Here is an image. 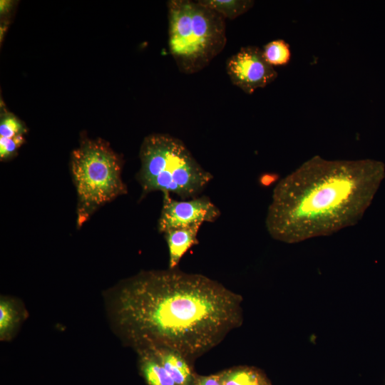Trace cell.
<instances>
[{
  "label": "cell",
  "instance_id": "6da1fadb",
  "mask_svg": "<svg viewBox=\"0 0 385 385\" xmlns=\"http://www.w3.org/2000/svg\"><path fill=\"white\" fill-rule=\"evenodd\" d=\"M111 329L135 351L164 347L190 363L243 321L242 297L221 283L178 268L141 271L103 293Z\"/></svg>",
  "mask_w": 385,
  "mask_h": 385
},
{
  "label": "cell",
  "instance_id": "7a4b0ae2",
  "mask_svg": "<svg viewBox=\"0 0 385 385\" xmlns=\"http://www.w3.org/2000/svg\"><path fill=\"white\" fill-rule=\"evenodd\" d=\"M384 177L381 161L313 156L276 184L266 229L273 239L292 244L354 226Z\"/></svg>",
  "mask_w": 385,
  "mask_h": 385
},
{
  "label": "cell",
  "instance_id": "3957f363",
  "mask_svg": "<svg viewBox=\"0 0 385 385\" xmlns=\"http://www.w3.org/2000/svg\"><path fill=\"white\" fill-rule=\"evenodd\" d=\"M140 168L136 178L141 198L160 191L189 200L203 191L212 175L195 160L184 143L165 133L146 136L140 148Z\"/></svg>",
  "mask_w": 385,
  "mask_h": 385
},
{
  "label": "cell",
  "instance_id": "277c9868",
  "mask_svg": "<svg viewBox=\"0 0 385 385\" xmlns=\"http://www.w3.org/2000/svg\"><path fill=\"white\" fill-rule=\"evenodd\" d=\"M168 9L169 50L178 69L200 71L226 45L225 18L198 1L171 0Z\"/></svg>",
  "mask_w": 385,
  "mask_h": 385
},
{
  "label": "cell",
  "instance_id": "5b68a950",
  "mask_svg": "<svg viewBox=\"0 0 385 385\" xmlns=\"http://www.w3.org/2000/svg\"><path fill=\"white\" fill-rule=\"evenodd\" d=\"M122 163L101 139H85L71 153V171L77 194V226L102 205L127 192Z\"/></svg>",
  "mask_w": 385,
  "mask_h": 385
},
{
  "label": "cell",
  "instance_id": "8992f818",
  "mask_svg": "<svg viewBox=\"0 0 385 385\" xmlns=\"http://www.w3.org/2000/svg\"><path fill=\"white\" fill-rule=\"evenodd\" d=\"M227 73L233 85L247 94L272 83L277 73L265 60L262 49L255 46L242 47L226 63Z\"/></svg>",
  "mask_w": 385,
  "mask_h": 385
},
{
  "label": "cell",
  "instance_id": "52a82bcc",
  "mask_svg": "<svg viewBox=\"0 0 385 385\" xmlns=\"http://www.w3.org/2000/svg\"><path fill=\"white\" fill-rule=\"evenodd\" d=\"M220 214V209L207 196L178 200L173 198L170 194L163 193L158 230L164 233L170 229L213 222Z\"/></svg>",
  "mask_w": 385,
  "mask_h": 385
},
{
  "label": "cell",
  "instance_id": "ba28073f",
  "mask_svg": "<svg viewBox=\"0 0 385 385\" xmlns=\"http://www.w3.org/2000/svg\"><path fill=\"white\" fill-rule=\"evenodd\" d=\"M202 225L170 229L165 232L169 253L168 268H177L180 260L192 246L199 243L197 235Z\"/></svg>",
  "mask_w": 385,
  "mask_h": 385
},
{
  "label": "cell",
  "instance_id": "9c48e42d",
  "mask_svg": "<svg viewBox=\"0 0 385 385\" xmlns=\"http://www.w3.org/2000/svg\"><path fill=\"white\" fill-rule=\"evenodd\" d=\"M148 349L153 351L176 385L195 384L197 376L194 374L190 363L184 356L168 348Z\"/></svg>",
  "mask_w": 385,
  "mask_h": 385
},
{
  "label": "cell",
  "instance_id": "30bf717a",
  "mask_svg": "<svg viewBox=\"0 0 385 385\" xmlns=\"http://www.w3.org/2000/svg\"><path fill=\"white\" fill-rule=\"evenodd\" d=\"M27 310L17 298L2 295L0 297V340L10 341L26 318Z\"/></svg>",
  "mask_w": 385,
  "mask_h": 385
},
{
  "label": "cell",
  "instance_id": "8fae6325",
  "mask_svg": "<svg viewBox=\"0 0 385 385\" xmlns=\"http://www.w3.org/2000/svg\"><path fill=\"white\" fill-rule=\"evenodd\" d=\"M136 353L140 374L148 385H176L152 350L141 349Z\"/></svg>",
  "mask_w": 385,
  "mask_h": 385
},
{
  "label": "cell",
  "instance_id": "7c38bea8",
  "mask_svg": "<svg viewBox=\"0 0 385 385\" xmlns=\"http://www.w3.org/2000/svg\"><path fill=\"white\" fill-rule=\"evenodd\" d=\"M222 385H271L266 375L252 366H237L221 371Z\"/></svg>",
  "mask_w": 385,
  "mask_h": 385
},
{
  "label": "cell",
  "instance_id": "4fadbf2b",
  "mask_svg": "<svg viewBox=\"0 0 385 385\" xmlns=\"http://www.w3.org/2000/svg\"><path fill=\"white\" fill-rule=\"evenodd\" d=\"M202 5L214 10L225 19H235L250 10L254 5L252 0H199Z\"/></svg>",
  "mask_w": 385,
  "mask_h": 385
},
{
  "label": "cell",
  "instance_id": "5bb4252c",
  "mask_svg": "<svg viewBox=\"0 0 385 385\" xmlns=\"http://www.w3.org/2000/svg\"><path fill=\"white\" fill-rule=\"evenodd\" d=\"M262 51L265 60L272 66L285 65L291 58L289 46L282 39L269 42Z\"/></svg>",
  "mask_w": 385,
  "mask_h": 385
},
{
  "label": "cell",
  "instance_id": "9a60e30c",
  "mask_svg": "<svg viewBox=\"0 0 385 385\" xmlns=\"http://www.w3.org/2000/svg\"><path fill=\"white\" fill-rule=\"evenodd\" d=\"M26 131L24 123L14 115L6 113L0 122V138H11L23 135Z\"/></svg>",
  "mask_w": 385,
  "mask_h": 385
},
{
  "label": "cell",
  "instance_id": "2e32d148",
  "mask_svg": "<svg viewBox=\"0 0 385 385\" xmlns=\"http://www.w3.org/2000/svg\"><path fill=\"white\" fill-rule=\"evenodd\" d=\"M24 141L25 139L23 135H18L11 138H0L1 160H6L13 157Z\"/></svg>",
  "mask_w": 385,
  "mask_h": 385
},
{
  "label": "cell",
  "instance_id": "e0dca14e",
  "mask_svg": "<svg viewBox=\"0 0 385 385\" xmlns=\"http://www.w3.org/2000/svg\"><path fill=\"white\" fill-rule=\"evenodd\" d=\"M195 385H222L221 372L208 376H197Z\"/></svg>",
  "mask_w": 385,
  "mask_h": 385
},
{
  "label": "cell",
  "instance_id": "ac0fdd59",
  "mask_svg": "<svg viewBox=\"0 0 385 385\" xmlns=\"http://www.w3.org/2000/svg\"><path fill=\"white\" fill-rule=\"evenodd\" d=\"M277 180V177H275L274 175H269V178H267V177L263 178L262 180V183L265 184V185H269L270 183H272V182H274V180Z\"/></svg>",
  "mask_w": 385,
  "mask_h": 385
}]
</instances>
